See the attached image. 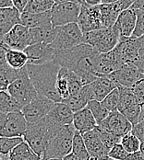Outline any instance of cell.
<instances>
[{"instance_id":"obj_37","label":"cell","mask_w":144,"mask_h":160,"mask_svg":"<svg viewBox=\"0 0 144 160\" xmlns=\"http://www.w3.org/2000/svg\"><path fill=\"white\" fill-rule=\"evenodd\" d=\"M24 142L23 137H0V153L2 156H8L19 144Z\"/></svg>"},{"instance_id":"obj_45","label":"cell","mask_w":144,"mask_h":160,"mask_svg":"<svg viewBox=\"0 0 144 160\" xmlns=\"http://www.w3.org/2000/svg\"><path fill=\"white\" fill-rule=\"evenodd\" d=\"M29 1L30 0H13V5L17 9H19L20 11V13H22L24 11L25 8L27 7Z\"/></svg>"},{"instance_id":"obj_50","label":"cell","mask_w":144,"mask_h":160,"mask_svg":"<svg viewBox=\"0 0 144 160\" xmlns=\"http://www.w3.org/2000/svg\"><path fill=\"white\" fill-rule=\"evenodd\" d=\"M55 4H64V3H68V2H74V3H82L81 0H54Z\"/></svg>"},{"instance_id":"obj_24","label":"cell","mask_w":144,"mask_h":160,"mask_svg":"<svg viewBox=\"0 0 144 160\" xmlns=\"http://www.w3.org/2000/svg\"><path fill=\"white\" fill-rule=\"evenodd\" d=\"M90 85L93 91L95 100L101 101V102L108 96L114 89L117 88L116 84L108 77H98Z\"/></svg>"},{"instance_id":"obj_58","label":"cell","mask_w":144,"mask_h":160,"mask_svg":"<svg viewBox=\"0 0 144 160\" xmlns=\"http://www.w3.org/2000/svg\"><path fill=\"white\" fill-rule=\"evenodd\" d=\"M90 160H93V158H90Z\"/></svg>"},{"instance_id":"obj_6","label":"cell","mask_w":144,"mask_h":160,"mask_svg":"<svg viewBox=\"0 0 144 160\" xmlns=\"http://www.w3.org/2000/svg\"><path fill=\"white\" fill-rule=\"evenodd\" d=\"M57 35L50 44L56 52L66 51L76 47L82 43L83 32L78 23L67 24L56 28Z\"/></svg>"},{"instance_id":"obj_18","label":"cell","mask_w":144,"mask_h":160,"mask_svg":"<svg viewBox=\"0 0 144 160\" xmlns=\"http://www.w3.org/2000/svg\"><path fill=\"white\" fill-rule=\"evenodd\" d=\"M137 21L136 11L133 8H128L124 10L119 15L116 22L115 23L114 27L119 33L120 42L130 39L134 32Z\"/></svg>"},{"instance_id":"obj_23","label":"cell","mask_w":144,"mask_h":160,"mask_svg":"<svg viewBox=\"0 0 144 160\" xmlns=\"http://www.w3.org/2000/svg\"><path fill=\"white\" fill-rule=\"evenodd\" d=\"M20 24L29 29H36L50 26L52 25L51 11L37 14L22 12L20 16Z\"/></svg>"},{"instance_id":"obj_20","label":"cell","mask_w":144,"mask_h":160,"mask_svg":"<svg viewBox=\"0 0 144 160\" xmlns=\"http://www.w3.org/2000/svg\"><path fill=\"white\" fill-rule=\"evenodd\" d=\"M72 123L76 131L79 132L80 134L91 132L98 126L93 114L88 108L75 112Z\"/></svg>"},{"instance_id":"obj_40","label":"cell","mask_w":144,"mask_h":160,"mask_svg":"<svg viewBox=\"0 0 144 160\" xmlns=\"http://www.w3.org/2000/svg\"><path fill=\"white\" fill-rule=\"evenodd\" d=\"M108 157L115 160H131L132 154L128 153L122 144H118L109 151Z\"/></svg>"},{"instance_id":"obj_28","label":"cell","mask_w":144,"mask_h":160,"mask_svg":"<svg viewBox=\"0 0 144 160\" xmlns=\"http://www.w3.org/2000/svg\"><path fill=\"white\" fill-rule=\"evenodd\" d=\"M8 158V160H42L25 141L15 147Z\"/></svg>"},{"instance_id":"obj_51","label":"cell","mask_w":144,"mask_h":160,"mask_svg":"<svg viewBox=\"0 0 144 160\" xmlns=\"http://www.w3.org/2000/svg\"><path fill=\"white\" fill-rule=\"evenodd\" d=\"M64 160H81L80 158H79L77 156H75L73 153H71V154H69V155H67V157H65Z\"/></svg>"},{"instance_id":"obj_54","label":"cell","mask_w":144,"mask_h":160,"mask_svg":"<svg viewBox=\"0 0 144 160\" xmlns=\"http://www.w3.org/2000/svg\"><path fill=\"white\" fill-rule=\"evenodd\" d=\"M141 152L142 153L144 156V142H141Z\"/></svg>"},{"instance_id":"obj_48","label":"cell","mask_w":144,"mask_h":160,"mask_svg":"<svg viewBox=\"0 0 144 160\" xmlns=\"http://www.w3.org/2000/svg\"><path fill=\"white\" fill-rule=\"evenodd\" d=\"M103 2V0H84V5L86 6H90V7H94L101 5Z\"/></svg>"},{"instance_id":"obj_57","label":"cell","mask_w":144,"mask_h":160,"mask_svg":"<svg viewBox=\"0 0 144 160\" xmlns=\"http://www.w3.org/2000/svg\"><path fill=\"white\" fill-rule=\"evenodd\" d=\"M81 1H82V3H83V4H84V0H81Z\"/></svg>"},{"instance_id":"obj_35","label":"cell","mask_w":144,"mask_h":160,"mask_svg":"<svg viewBox=\"0 0 144 160\" xmlns=\"http://www.w3.org/2000/svg\"><path fill=\"white\" fill-rule=\"evenodd\" d=\"M94 130L96 131V132L98 133V135L100 136L103 144H104L105 149L107 150L108 153H109V151L112 149L115 145L121 143L122 137H120L118 135L113 134V133L105 131V130H104V129L100 128L99 126H97Z\"/></svg>"},{"instance_id":"obj_53","label":"cell","mask_w":144,"mask_h":160,"mask_svg":"<svg viewBox=\"0 0 144 160\" xmlns=\"http://www.w3.org/2000/svg\"><path fill=\"white\" fill-rule=\"evenodd\" d=\"M141 121H144V105H142V107H141V114L140 117V122Z\"/></svg>"},{"instance_id":"obj_55","label":"cell","mask_w":144,"mask_h":160,"mask_svg":"<svg viewBox=\"0 0 144 160\" xmlns=\"http://www.w3.org/2000/svg\"><path fill=\"white\" fill-rule=\"evenodd\" d=\"M48 160H64L63 158H51V159H48Z\"/></svg>"},{"instance_id":"obj_56","label":"cell","mask_w":144,"mask_h":160,"mask_svg":"<svg viewBox=\"0 0 144 160\" xmlns=\"http://www.w3.org/2000/svg\"><path fill=\"white\" fill-rule=\"evenodd\" d=\"M106 160H115V159H112V158H110L108 157V158H107V159H106Z\"/></svg>"},{"instance_id":"obj_39","label":"cell","mask_w":144,"mask_h":160,"mask_svg":"<svg viewBox=\"0 0 144 160\" xmlns=\"http://www.w3.org/2000/svg\"><path fill=\"white\" fill-rule=\"evenodd\" d=\"M119 101H120V93L119 89L115 88L112 92L106 97L103 101V105L110 112H117L119 107Z\"/></svg>"},{"instance_id":"obj_14","label":"cell","mask_w":144,"mask_h":160,"mask_svg":"<svg viewBox=\"0 0 144 160\" xmlns=\"http://www.w3.org/2000/svg\"><path fill=\"white\" fill-rule=\"evenodd\" d=\"M98 126L120 137H123L131 132L133 129V125L126 118V116L118 111L111 112L109 116Z\"/></svg>"},{"instance_id":"obj_42","label":"cell","mask_w":144,"mask_h":160,"mask_svg":"<svg viewBox=\"0 0 144 160\" xmlns=\"http://www.w3.org/2000/svg\"><path fill=\"white\" fill-rule=\"evenodd\" d=\"M134 95L136 96L138 101L140 102V104L141 105H144V78H141V80H139L133 88H131Z\"/></svg>"},{"instance_id":"obj_31","label":"cell","mask_w":144,"mask_h":160,"mask_svg":"<svg viewBox=\"0 0 144 160\" xmlns=\"http://www.w3.org/2000/svg\"><path fill=\"white\" fill-rule=\"evenodd\" d=\"M54 6H55L54 0H30L23 12L33 13V14L44 13V12L51 11Z\"/></svg>"},{"instance_id":"obj_15","label":"cell","mask_w":144,"mask_h":160,"mask_svg":"<svg viewBox=\"0 0 144 160\" xmlns=\"http://www.w3.org/2000/svg\"><path fill=\"white\" fill-rule=\"evenodd\" d=\"M28 57V64L40 65L54 62L56 51L50 44L36 43L24 50Z\"/></svg>"},{"instance_id":"obj_13","label":"cell","mask_w":144,"mask_h":160,"mask_svg":"<svg viewBox=\"0 0 144 160\" xmlns=\"http://www.w3.org/2000/svg\"><path fill=\"white\" fill-rule=\"evenodd\" d=\"M116 84L117 88L124 87L131 88L134 85L144 78V74L133 64H125L121 68L108 76Z\"/></svg>"},{"instance_id":"obj_47","label":"cell","mask_w":144,"mask_h":160,"mask_svg":"<svg viewBox=\"0 0 144 160\" xmlns=\"http://www.w3.org/2000/svg\"><path fill=\"white\" fill-rule=\"evenodd\" d=\"M11 7H14L13 0H0V8H11Z\"/></svg>"},{"instance_id":"obj_52","label":"cell","mask_w":144,"mask_h":160,"mask_svg":"<svg viewBox=\"0 0 144 160\" xmlns=\"http://www.w3.org/2000/svg\"><path fill=\"white\" fill-rule=\"evenodd\" d=\"M119 0H103L102 4H112V3H115Z\"/></svg>"},{"instance_id":"obj_2","label":"cell","mask_w":144,"mask_h":160,"mask_svg":"<svg viewBox=\"0 0 144 160\" xmlns=\"http://www.w3.org/2000/svg\"><path fill=\"white\" fill-rule=\"evenodd\" d=\"M28 75L38 94L47 97L54 102H62L57 89L56 81L60 66L54 62L40 65L27 64Z\"/></svg>"},{"instance_id":"obj_22","label":"cell","mask_w":144,"mask_h":160,"mask_svg":"<svg viewBox=\"0 0 144 160\" xmlns=\"http://www.w3.org/2000/svg\"><path fill=\"white\" fill-rule=\"evenodd\" d=\"M82 137L91 158H102L108 156V152L95 130L82 134Z\"/></svg>"},{"instance_id":"obj_12","label":"cell","mask_w":144,"mask_h":160,"mask_svg":"<svg viewBox=\"0 0 144 160\" xmlns=\"http://www.w3.org/2000/svg\"><path fill=\"white\" fill-rule=\"evenodd\" d=\"M78 24L83 33L105 29L103 24L100 5L90 7L82 4Z\"/></svg>"},{"instance_id":"obj_10","label":"cell","mask_w":144,"mask_h":160,"mask_svg":"<svg viewBox=\"0 0 144 160\" xmlns=\"http://www.w3.org/2000/svg\"><path fill=\"white\" fill-rule=\"evenodd\" d=\"M56 102L47 97L38 94L33 100H32L28 105L23 107L22 113L26 118L29 124H33L43 120L51 112Z\"/></svg>"},{"instance_id":"obj_7","label":"cell","mask_w":144,"mask_h":160,"mask_svg":"<svg viewBox=\"0 0 144 160\" xmlns=\"http://www.w3.org/2000/svg\"><path fill=\"white\" fill-rule=\"evenodd\" d=\"M29 123L22 112L11 113L0 112V135L1 137H23Z\"/></svg>"},{"instance_id":"obj_9","label":"cell","mask_w":144,"mask_h":160,"mask_svg":"<svg viewBox=\"0 0 144 160\" xmlns=\"http://www.w3.org/2000/svg\"><path fill=\"white\" fill-rule=\"evenodd\" d=\"M82 4L68 2L64 4H55L51 9V19L54 28L67 24L78 23Z\"/></svg>"},{"instance_id":"obj_32","label":"cell","mask_w":144,"mask_h":160,"mask_svg":"<svg viewBox=\"0 0 144 160\" xmlns=\"http://www.w3.org/2000/svg\"><path fill=\"white\" fill-rule=\"evenodd\" d=\"M68 72L69 70L67 68L61 67L57 76L56 81V89L62 101L69 98V88H68Z\"/></svg>"},{"instance_id":"obj_4","label":"cell","mask_w":144,"mask_h":160,"mask_svg":"<svg viewBox=\"0 0 144 160\" xmlns=\"http://www.w3.org/2000/svg\"><path fill=\"white\" fill-rule=\"evenodd\" d=\"M76 132L73 123L64 126L49 143L42 160L64 158L67 155L71 154Z\"/></svg>"},{"instance_id":"obj_26","label":"cell","mask_w":144,"mask_h":160,"mask_svg":"<svg viewBox=\"0 0 144 160\" xmlns=\"http://www.w3.org/2000/svg\"><path fill=\"white\" fill-rule=\"evenodd\" d=\"M57 35L56 28H54L52 25L31 29V36H32V45L36 43H45L51 44Z\"/></svg>"},{"instance_id":"obj_38","label":"cell","mask_w":144,"mask_h":160,"mask_svg":"<svg viewBox=\"0 0 144 160\" xmlns=\"http://www.w3.org/2000/svg\"><path fill=\"white\" fill-rule=\"evenodd\" d=\"M120 144H122L124 148L130 154H134V153L141 151V141L132 132L122 137Z\"/></svg>"},{"instance_id":"obj_44","label":"cell","mask_w":144,"mask_h":160,"mask_svg":"<svg viewBox=\"0 0 144 160\" xmlns=\"http://www.w3.org/2000/svg\"><path fill=\"white\" fill-rule=\"evenodd\" d=\"M132 132L141 141L144 142V121L139 122L135 126H133Z\"/></svg>"},{"instance_id":"obj_30","label":"cell","mask_w":144,"mask_h":160,"mask_svg":"<svg viewBox=\"0 0 144 160\" xmlns=\"http://www.w3.org/2000/svg\"><path fill=\"white\" fill-rule=\"evenodd\" d=\"M117 88L119 89V93H120L118 112H122L123 111L127 110L136 104H140V102L138 101L137 98L134 95L131 88H124V87H119Z\"/></svg>"},{"instance_id":"obj_43","label":"cell","mask_w":144,"mask_h":160,"mask_svg":"<svg viewBox=\"0 0 144 160\" xmlns=\"http://www.w3.org/2000/svg\"><path fill=\"white\" fill-rule=\"evenodd\" d=\"M139 41V62L137 64L138 68L144 74V36L138 39Z\"/></svg>"},{"instance_id":"obj_21","label":"cell","mask_w":144,"mask_h":160,"mask_svg":"<svg viewBox=\"0 0 144 160\" xmlns=\"http://www.w3.org/2000/svg\"><path fill=\"white\" fill-rule=\"evenodd\" d=\"M21 13L15 7L0 8L1 38L10 32L16 25L20 24Z\"/></svg>"},{"instance_id":"obj_8","label":"cell","mask_w":144,"mask_h":160,"mask_svg":"<svg viewBox=\"0 0 144 160\" xmlns=\"http://www.w3.org/2000/svg\"><path fill=\"white\" fill-rule=\"evenodd\" d=\"M7 91L13 97L22 107H25L26 105H28L32 100H33L38 96V92L36 91L32 80L28 75V71L26 67L22 76L19 77L14 82H12L9 85Z\"/></svg>"},{"instance_id":"obj_25","label":"cell","mask_w":144,"mask_h":160,"mask_svg":"<svg viewBox=\"0 0 144 160\" xmlns=\"http://www.w3.org/2000/svg\"><path fill=\"white\" fill-rule=\"evenodd\" d=\"M26 67V66H25ZM25 67L19 70L12 68L6 62L0 63V90L7 91L9 85L22 76Z\"/></svg>"},{"instance_id":"obj_19","label":"cell","mask_w":144,"mask_h":160,"mask_svg":"<svg viewBox=\"0 0 144 160\" xmlns=\"http://www.w3.org/2000/svg\"><path fill=\"white\" fill-rule=\"evenodd\" d=\"M74 112L64 102H57L55 104L51 112L46 116L48 120L54 124L64 127L73 122Z\"/></svg>"},{"instance_id":"obj_27","label":"cell","mask_w":144,"mask_h":160,"mask_svg":"<svg viewBox=\"0 0 144 160\" xmlns=\"http://www.w3.org/2000/svg\"><path fill=\"white\" fill-rule=\"evenodd\" d=\"M1 45L6 50V60L7 63L9 64L12 68L19 70L24 68L28 64V57L24 51L14 50L8 48L5 44Z\"/></svg>"},{"instance_id":"obj_46","label":"cell","mask_w":144,"mask_h":160,"mask_svg":"<svg viewBox=\"0 0 144 160\" xmlns=\"http://www.w3.org/2000/svg\"><path fill=\"white\" fill-rule=\"evenodd\" d=\"M131 8L133 9H141L144 11V0H135Z\"/></svg>"},{"instance_id":"obj_3","label":"cell","mask_w":144,"mask_h":160,"mask_svg":"<svg viewBox=\"0 0 144 160\" xmlns=\"http://www.w3.org/2000/svg\"><path fill=\"white\" fill-rule=\"evenodd\" d=\"M62 128L63 127H59L51 122L45 117L36 123L29 124L23 135V139L32 147V150L43 158L49 143Z\"/></svg>"},{"instance_id":"obj_11","label":"cell","mask_w":144,"mask_h":160,"mask_svg":"<svg viewBox=\"0 0 144 160\" xmlns=\"http://www.w3.org/2000/svg\"><path fill=\"white\" fill-rule=\"evenodd\" d=\"M1 43L8 48L24 51L32 45L31 29L21 25H16L10 32L1 38Z\"/></svg>"},{"instance_id":"obj_33","label":"cell","mask_w":144,"mask_h":160,"mask_svg":"<svg viewBox=\"0 0 144 160\" xmlns=\"http://www.w3.org/2000/svg\"><path fill=\"white\" fill-rule=\"evenodd\" d=\"M66 103L73 112L74 113L79 111H81L85 108H87L88 103L90 102L87 96L85 95V93L83 92V90L81 89L80 93H78L77 95L69 97L67 99H66L64 101H62Z\"/></svg>"},{"instance_id":"obj_5","label":"cell","mask_w":144,"mask_h":160,"mask_svg":"<svg viewBox=\"0 0 144 160\" xmlns=\"http://www.w3.org/2000/svg\"><path fill=\"white\" fill-rule=\"evenodd\" d=\"M120 42V36L115 28L101 29L83 33L82 43L89 44L98 53H107L112 52Z\"/></svg>"},{"instance_id":"obj_17","label":"cell","mask_w":144,"mask_h":160,"mask_svg":"<svg viewBox=\"0 0 144 160\" xmlns=\"http://www.w3.org/2000/svg\"><path fill=\"white\" fill-rule=\"evenodd\" d=\"M122 64L116 57L114 51L107 53H99L95 58V74L97 77H108L112 73L121 68Z\"/></svg>"},{"instance_id":"obj_1","label":"cell","mask_w":144,"mask_h":160,"mask_svg":"<svg viewBox=\"0 0 144 160\" xmlns=\"http://www.w3.org/2000/svg\"><path fill=\"white\" fill-rule=\"evenodd\" d=\"M99 53L89 44L80 45L66 51L56 52L54 63L67 68L80 77L83 85H89L98 78L95 74L96 56Z\"/></svg>"},{"instance_id":"obj_29","label":"cell","mask_w":144,"mask_h":160,"mask_svg":"<svg viewBox=\"0 0 144 160\" xmlns=\"http://www.w3.org/2000/svg\"><path fill=\"white\" fill-rule=\"evenodd\" d=\"M22 109L23 107L8 92H0V112L8 114L11 112H21Z\"/></svg>"},{"instance_id":"obj_41","label":"cell","mask_w":144,"mask_h":160,"mask_svg":"<svg viewBox=\"0 0 144 160\" xmlns=\"http://www.w3.org/2000/svg\"><path fill=\"white\" fill-rule=\"evenodd\" d=\"M137 15V21L134 32L132 34V39H139L144 36V11L141 9H135Z\"/></svg>"},{"instance_id":"obj_34","label":"cell","mask_w":144,"mask_h":160,"mask_svg":"<svg viewBox=\"0 0 144 160\" xmlns=\"http://www.w3.org/2000/svg\"><path fill=\"white\" fill-rule=\"evenodd\" d=\"M72 153L81 160H90L91 158L84 142V139L82 137V134H80L79 132H76L74 135Z\"/></svg>"},{"instance_id":"obj_49","label":"cell","mask_w":144,"mask_h":160,"mask_svg":"<svg viewBox=\"0 0 144 160\" xmlns=\"http://www.w3.org/2000/svg\"><path fill=\"white\" fill-rule=\"evenodd\" d=\"M131 160H144V156L141 151L137 152V153H134V154H132Z\"/></svg>"},{"instance_id":"obj_36","label":"cell","mask_w":144,"mask_h":160,"mask_svg":"<svg viewBox=\"0 0 144 160\" xmlns=\"http://www.w3.org/2000/svg\"><path fill=\"white\" fill-rule=\"evenodd\" d=\"M87 108L92 112V113L93 114L94 118H95L97 124L99 125L103 121H104L111 112H109L101 101H97V100H93L90 101L88 103Z\"/></svg>"},{"instance_id":"obj_16","label":"cell","mask_w":144,"mask_h":160,"mask_svg":"<svg viewBox=\"0 0 144 160\" xmlns=\"http://www.w3.org/2000/svg\"><path fill=\"white\" fill-rule=\"evenodd\" d=\"M113 51L122 64H133L137 66L140 58L138 39L130 38L121 41Z\"/></svg>"}]
</instances>
